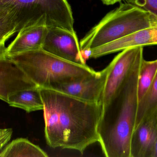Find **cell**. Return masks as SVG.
<instances>
[{
  "instance_id": "1",
  "label": "cell",
  "mask_w": 157,
  "mask_h": 157,
  "mask_svg": "<svg viewBox=\"0 0 157 157\" xmlns=\"http://www.w3.org/2000/svg\"><path fill=\"white\" fill-rule=\"evenodd\" d=\"M40 88L44 104L46 142L53 148L72 149L83 154L99 142L100 103H90L50 88Z\"/></svg>"
},
{
  "instance_id": "2",
  "label": "cell",
  "mask_w": 157,
  "mask_h": 157,
  "mask_svg": "<svg viewBox=\"0 0 157 157\" xmlns=\"http://www.w3.org/2000/svg\"><path fill=\"white\" fill-rule=\"evenodd\" d=\"M144 56L138 59L123 85L102 107L98 127L105 156L131 157V143L138 108L137 82Z\"/></svg>"
},
{
  "instance_id": "3",
  "label": "cell",
  "mask_w": 157,
  "mask_h": 157,
  "mask_svg": "<svg viewBox=\"0 0 157 157\" xmlns=\"http://www.w3.org/2000/svg\"><path fill=\"white\" fill-rule=\"evenodd\" d=\"M7 57L39 88L74 82L97 72L86 65L63 60L42 49Z\"/></svg>"
},
{
  "instance_id": "4",
  "label": "cell",
  "mask_w": 157,
  "mask_h": 157,
  "mask_svg": "<svg viewBox=\"0 0 157 157\" xmlns=\"http://www.w3.org/2000/svg\"><path fill=\"white\" fill-rule=\"evenodd\" d=\"M156 24V15L130 3H122L80 40L81 51H89Z\"/></svg>"
},
{
  "instance_id": "5",
  "label": "cell",
  "mask_w": 157,
  "mask_h": 157,
  "mask_svg": "<svg viewBox=\"0 0 157 157\" xmlns=\"http://www.w3.org/2000/svg\"><path fill=\"white\" fill-rule=\"evenodd\" d=\"M143 56L144 47L129 48L121 51L110 63L101 99L102 107L121 89L136 62Z\"/></svg>"
},
{
  "instance_id": "6",
  "label": "cell",
  "mask_w": 157,
  "mask_h": 157,
  "mask_svg": "<svg viewBox=\"0 0 157 157\" xmlns=\"http://www.w3.org/2000/svg\"><path fill=\"white\" fill-rule=\"evenodd\" d=\"M42 49L63 60L86 65L75 32L59 27L48 28Z\"/></svg>"
},
{
  "instance_id": "7",
  "label": "cell",
  "mask_w": 157,
  "mask_h": 157,
  "mask_svg": "<svg viewBox=\"0 0 157 157\" xmlns=\"http://www.w3.org/2000/svg\"><path fill=\"white\" fill-rule=\"evenodd\" d=\"M109 71V67L80 80L55 85L50 88L80 100L100 103Z\"/></svg>"
},
{
  "instance_id": "8",
  "label": "cell",
  "mask_w": 157,
  "mask_h": 157,
  "mask_svg": "<svg viewBox=\"0 0 157 157\" xmlns=\"http://www.w3.org/2000/svg\"><path fill=\"white\" fill-rule=\"evenodd\" d=\"M157 45V24L90 50V58H98L125 49Z\"/></svg>"
},
{
  "instance_id": "9",
  "label": "cell",
  "mask_w": 157,
  "mask_h": 157,
  "mask_svg": "<svg viewBox=\"0 0 157 157\" xmlns=\"http://www.w3.org/2000/svg\"><path fill=\"white\" fill-rule=\"evenodd\" d=\"M38 87L8 57L0 59V99L7 103L15 93Z\"/></svg>"
},
{
  "instance_id": "10",
  "label": "cell",
  "mask_w": 157,
  "mask_h": 157,
  "mask_svg": "<svg viewBox=\"0 0 157 157\" xmlns=\"http://www.w3.org/2000/svg\"><path fill=\"white\" fill-rule=\"evenodd\" d=\"M157 138V109L134 129L131 143V157H150Z\"/></svg>"
},
{
  "instance_id": "11",
  "label": "cell",
  "mask_w": 157,
  "mask_h": 157,
  "mask_svg": "<svg viewBox=\"0 0 157 157\" xmlns=\"http://www.w3.org/2000/svg\"><path fill=\"white\" fill-rule=\"evenodd\" d=\"M47 31L48 27L44 26L24 25L6 48L7 57L42 49Z\"/></svg>"
},
{
  "instance_id": "12",
  "label": "cell",
  "mask_w": 157,
  "mask_h": 157,
  "mask_svg": "<svg viewBox=\"0 0 157 157\" xmlns=\"http://www.w3.org/2000/svg\"><path fill=\"white\" fill-rule=\"evenodd\" d=\"M26 21L25 12L19 7L0 3V43H5L18 32Z\"/></svg>"
},
{
  "instance_id": "13",
  "label": "cell",
  "mask_w": 157,
  "mask_h": 157,
  "mask_svg": "<svg viewBox=\"0 0 157 157\" xmlns=\"http://www.w3.org/2000/svg\"><path fill=\"white\" fill-rule=\"evenodd\" d=\"M7 103L11 107L22 109L28 113L44 109L40 88L38 87L15 93L9 97Z\"/></svg>"
},
{
  "instance_id": "14",
  "label": "cell",
  "mask_w": 157,
  "mask_h": 157,
  "mask_svg": "<svg viewBox=\"0 0 157 157\" xmlns=\"http://www.w3.org/2000/svg\"><path fill=\"white\" fill-rule=\"evenodd\" d=\"M47 153L39 147L25 138H17L7 144L0 152V157H47Z\"/></svg>"
},
{
  "instance_id": "15",
  "label": "cell",
  "mask_w": 157,
  "mask_h": 157,
  "mask_svg": "<svg viewBox=\"0 0 157 157\" xmlns=\"http://www.w3.org/2000/svg\"><path fill=\"white\" fill-rule=\"evenodd\" d=\"M157 109V73L147 92L138 102L134 129L145 118Z\"/></svg>"
},
{
  "instance_id": "16",
  "label": "cell",
  "mask_w": 157,
  "mask_h": 157,
  "mask_svg": "<svg viewBox=\"0 0 157 157\" xmlns=\"http://www.w3.org/2000/svg\"><path fill=\"white\" fill-rule=\"evenodd\" d=\"M157 73V59L147 61L144 59L141 63L137 82L138 102L147 92Z\"/></svg>"
},
{
  "instance_id": "17",
  "label": "cell",
  "mask_w": 157,
  "mask_h": 157,
  "mask_svg": "<svg viewBox=\"0 0 157 157\" xmlns=\"http://www.w3.org/2000/svg\"><path fill=\"white\" fill-rule=\"evenodd\" d=\"M127 2L141 7L157 15V0H126Z\"/></svg>"
},
{
  "instance_id": "18",
  "label": "cell",
  "mask_w": 157,
  "mask_h": 157,
  "mask_svg": "<svg viewBox=\"0 0 157 157\" xmlns=\"http://www.w3.org/2000/svg\"><path fill=\"white\" fill-rule=\"evenodd\" d=\"M11 128L0 129V151L8 143L13 134Z\"/></svg>"
},
{
  "instance_id": "19",
  "label": "cell",
  "mask_w": 157,
  "mask_h": 157,
  "mask_svg": "<svg viewBox=\"0 0 157 157\" xmlns=\"http://www.w3.org/2000/svg\"><path fill=\"white\" fill-rule=\"evenodd\" d=\"M6 57L7 56L5 43H0V59H3Z\"/></svg>"
},
{
  "instance_id": "20",
  "label": "cell",
  "mask_w": 157,
  "mask_h": 157,
  "mask_svg": "<svg viewBox=\"0 0 157 157\" xmlns=\"http://www.w3.org/2000/svg\"><path fill=\"white\" fill-rule=\"evenodd\" d=\"M102 2L106 5H111L116 3L120 2L123 0H101Z\"/></svg>"
},
{
  "instance_id": "21",
  "label": "cell",
  "mask_w": 157,
  "mask_h": 157,
  "mask_svg": "<svg viewBox=\"0 0 157 157\" xmlns=\"http://www.w3.org/2000/svg\"><path fill=\"white\" fill-rule=\"evenodd\" d=\"M150 157H157V138Z\"/></svg>"
}]
</instances>
